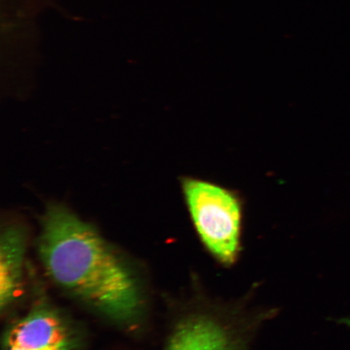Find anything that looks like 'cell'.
I'll list each match as a JSON object with an SVG mask.
<instances>
[{"mask_svg":"<svg viewBox=\"0 0 350 350\" xmlns=\"http://www.w3.org/2000/svg\"><path fill=\"white\" fill-rule=\"evenodd\" d=\"M182 191L197 234L216 260L233 265L240 250L243 208L239 195L202 178L182 179Z\"/></svg>","mask_w":350,"mask_h":350,"instance_id":"2","label":"cell"},{"mask_svg":"<svg viewBox=\"0 0 350 350\" xmlns=\"http://www.w3.org/2000/svg\"><path fill=\"white\" fill-rule=\"evenodd\" d=\"M242 344L224 319L202 312L179 323L165 350H243Z\"/></svg>","mask_w":350,"mask_h":350,"instance_id":"3","label":"cell"},{"mask_svg":"<svg viewBox=\"0 0 350 350\" xmlns=\"http://www.w3.org/2000/svg\"><path fill=\"white\" fill-rule=\"evenodd\" d=\"M25 252L24 234L20 227L10 226L3 231L0 243V304L10 305L20 286Z\"/></svg>","mask_w":350,"mask_h":350,"instance_id":"5","label":"cell"},{"mask_svg":"<svg viewBox=\"0 0 350 350\" xmlns=\"http://www.w3.org/2000/svg\"><path fill=\"white\" fill-rule=\"evenodd\" d=\"M42 225L39 255L57 284L116 321L137 316L138 284L93 226L58 204L47 207Z\"/></svg>","mask_w":350,"mask_h":350,"instance_id":"1","label":"cell"},{"mask_svg":"<svg viewBox=\"0 0 350 350\" xmlns=\"http://www.w3.org/2000/svg\"><path fill=\"white\" fill-rule=\"evenodd\" d=\"M3 350H74V349H53V348L39 347V345H25V347H7V345H4Z\"/></svg>","mask_w":350,"mask_h":350,"instance_id":"6","label":"cell"},{"mask_svg":"<svg viewBox=\"0 0 350 350\" xmlns=\"http://www.w3.org/2000/svg\"><path fill=\"white\" fill-rule=\"evenodd\" d=\"M53 0H0V34L7 49L29 48L38 42L42 13Z\"/></svg>","mask_w":350,"mask_h":350,"instance_id":"4","label":"cell"},{"mask_svg":"<svg viewBox=\"0 0 350 350\" xmlns=\"http://www.w3.org/2000/svg\"><path fill=\"white\" fill-rule=\"evenodd\" d=\"M347 323H348V325L350 327V317H348V319H347Z\"/></svg>","mask_w":350,"mask_h":350,"instance_id":"7","label":"cell"}]
</instances>
